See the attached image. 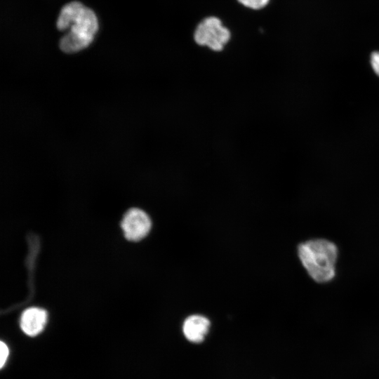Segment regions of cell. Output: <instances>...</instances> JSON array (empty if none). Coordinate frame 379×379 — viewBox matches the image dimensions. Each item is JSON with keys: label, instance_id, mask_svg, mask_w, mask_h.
<instances>
[{"label": "cell", "instance_id": "7a4b0ae2", "mask_svg": "<svg viewBox=\"0 0 379 379\" xmlns=\"http://www.w3.org/2000/svg\"><path fill=\"white\" fill-rule=\"evenodd\" d=\"M298 254L310 277L316 282L324 284L335 276L338 248L325 239H313L300 244Z\"/></svg>", "mask_w": 379, "mask_h": 379}, {"label": "cell", "instance_id": "277c9868", "mask_svg": "<svg viewBox=\"0 0 379 379\" xmlns=\"http://www.w3.org/2000/svg\"><path fill=\"white\" fill-rule=\"evenodd\" d=\"M152 222L149 215L139 208H131L124 215L121 228L129 241H139L149 233Z\"/></svg>", "mask_w": 379, "mask_h": 379}, {"label": "cell", "instance_id": "6da1fadb", "mask_svg": "<svg viewBox=\"0 0 379 379\" xmlns=\"http://www.w3.org/2000/svg\"><path fill=\"white\" fill-rule=\"evenodd\" d=\"M57 28H69L60 41V48L65 53L79 51L90 45L98 29V20L94 11L79 1H71L60 10Z\"/></svg>", "mask_w": 379, "mask_h": 379}, {"label": "cell", "instance_id": "8992f818", "mask_svg": "<svg viewBox=\"0 0 379 379\" xmlns=\"http://www.w3.org/2000/svg\"><path fill=\"white\" fill-rule=\"evenodd\" d=\"M46 321L47 312L41 308L32 307L22 312L20 325L25 334L35 336L44 330Z\"/></svg>", "mask_w": 379, "mask_h": 379}, {"label": "cell", "instance_id": "3957f363", "mask_svg": "<svg viewBox=\"0 0 379 379\" xmlns=\"http://www.w3.org/2000/svg\"><path fill=\"white\" fill-rule=\"evenodd\" d=\"M230 36V30L222 25L219 18L214 16L204 18L199 23L194 33L196 44L215 52L223 50Z\"/></svg>", "mask_w": 379, "mask_h": 379}, {"label": "cell", "instance_id": "ba28073f", "mask_svg": "<svg viewBox=\"0 0 379 379\" xmlns=\"http://www.w3.org/2000/svg\"><path fill=\"white\" fill-rule=\"evenodd\" d=\"M0 350H1L0 366L1 368H3V366L6 364V361L8 359V354H9L8 347L6 345V344L4 343L3 341H1Z\"/></svg>", "mask_w": 379, "mask_h": 379}, {"label": "cell", "instance_id": "9c48e42d", "mask_svg": "<svg viewBox=\"0 0 379 379\" xmlns=\"http://www.w3.org/2000/svg\"><path fill=\"white\" fill-rule=\"evenodd\" d=\"M371 63L374 72L379 76V52L375 51L372 53Z\"/></svg>", "mask_w": 379, "mask_h": 379}, {"label": "cell", "instance_id": "52a82bcc", "mask_svg": "<svg viewBox=\"0 0 379 379\" xmlns=\"http://www.w3.org/2000/svg\"><path fill=\"white\" fill-rule=\"evenodd\" d=\"M244 6L252 9H260L264 8L270 0H237Z\"/></svg>", "mask_w": 379, "mask_h": 379}, {"label": "cell", "instance_id": "5b68a950", "mask_svg": "<svg viewBox=\"0 0 379 379\" xmlns=\"http://www.w3.org/2000/svg\"><path fill=\"white\" fill-rule=\"evenodd\" d=\"M211 322L208 318L199 314L187 317L182 324V333L187 340L193 343L204 341L209 331Z\"/></svg>", "mask_w": 379, "mask_h": 379}]
</instances>
